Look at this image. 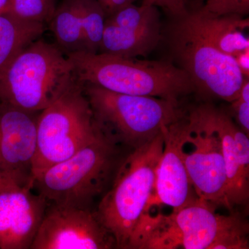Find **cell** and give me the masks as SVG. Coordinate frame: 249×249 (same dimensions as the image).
I'll list each match as a JSON object with an SVG mask.
<instances>
[{"instance_id":"cell-1","label":"cell","mask_w":249,"mask_h":249,"mask_svg":"<svg viewBox=\"0 0 249 249\" xmlns=\"http://www.w3.org/2000/svg\"><path fill=\"white\" fill-rule=\"evenodd\" d=\"M199 199L169 214L144 213L127 249H248L249 223L240 213L218 214Z\"/></svg>"},{"instance_id":"cell-2","label":"cell","mask_w":249,"mask_h":249,"mask_svg":"<svg viewBox=\"0 0 249 249\" xmlns=\"http://www.w3.org/2000/svg\"><path fill=\"white\" fill-rule=\"evenodd\" d=\"M130 150L99 131L86 146L36 176L32 189L48 204L95 211L93 205L109 189Z\"/></svg>"},{"instance_id":"cell-3","label":"cell","mask_w":249,"mask_h":249,"mask_svg":"<svg viewBox=\"0 0 249 249\" xmlns=\"http://www.w3.org/2000/svg\"><path fill=\"white\" fill-rule=\"evenodd\" d=\"M67 56L73 67L76 81L81 85L176 103L196 91L188 75L172 62L86 52L70 53Z\"/></svg>"},{"instance_id":"cell-4","label":"cell","mask_w":249,"mask_h":249,"mask_svg":"<svg viewBox=\"0 0 249 249\" xmlns=\"http://www.w3.org/2000/svg\"><path fill=\"white\" fill-rule=\"evenodd\" d=\"M81 85L100 132L111 142L129 150L150 142L163 127L182 119L186 113L179 103L163 98Z\"/></svg>"},{"instance_id":"cell-5","label":"cell","mask_w":249,"mask_h":249,"mask_svg":"<svg viewBox=\"0 0 249 249\" xmlns=\"http://www.w3.org/2000/svg\"><path fill=\"white\" fill-rule=\"evenodd\" d=\"M76 82L67 55L56 45L40 37L0 73V102L40 112Z\"/></svg>"},{"instance_id":"cell-6","label":"cell","mask_w":249,"mask_h":249,"mask_svg":"<svg viewBox=\"0 0 249 249\" xmlns=\"http://www.w3.org/2000/svg\"><path fill=\"white\" fill-rule=\"evenodd\" d=\"M162 132L126 155L109 189L95 209L115 238L117 249H127L155 188L156 170L163 152Z\"/></svg>"},{"instance_id":"cell-7","label":"cell","mask_w":249,"mask_h":249,"mask_svg":"<svg viewBox=\"0 0 249 249\" xmlns=\"http://www.w3.org/2000/svg\"><path fill=\"white\" fill-rule=\"evenodd\" d=\"M98 130L83 87L76 82L37 118L33 179L92 142Z\"/></svg>"},{"instance_id":"cell-8","label":"cell","mask_w":249,"mask_h":249,"mask_svg":"<svg viewBox=\"0 0 249 249\" xmlns=\"http://www.w3.org/2000/svg\"><path fill=\"white\" fill-rule=\"evenodd\" d=\"M168 40L177 66L188 75L196 91L229 103L237 97L246 78L235 58L210 43L188 13L175 18Z\"/></svg>"},{"instance_id":"cell-9","label":"cell","mask_w":249,"mask_h":249,"mask_svg":"<svg viewBox=\"0 0 249 249\" xmlns=\"http://www.w3.org/2000/svg\"><path fill=\"white\" fill-rule=\"evenodd\" d=\"M180 151L198 197L230 211L222 142L205 104L186 113L181 119Z\"/></svg>"},{"instance_id":"cell-10","label":"cell","mask_w":249,"mask_h":249,"mask_svg":"<svg viewBox=\"0 0 249 249\" xmlns=\"http://www.w3.org/2000/svg\"><path fill=\"white\" fill-rule=\"evenodd\" d=\"M112 249L115 238L94 210L48 204L30 249Z\"/></svg>"},{"instance_id":"cell-11","label":"cell","mask_w":249,"mask_h":249,"mask_svg":"<svg viewBox=\"0 0 249 249\" xmlns=\"http://www.w3.org/2000/svg\"><path fill=\"white\" fill-rule=\"evenodd\" d=\"M47 202L30 185L0 189V249H30Z\"/></svg>"},{"instance_id":"cell-12","label":"cell","mask_w":249,"mask_h":249,"mask_svg":"<svg viewBox=\"0 0 249 249\" xmlns=\"http://www.w3.org/2000/svg\"><path fill=\"white\" fill-rule=\"evenodd\" d=\"M39 114L0 102V170L31 183Z\"/></svg>"},{"instance_id":"cell-13","label":"cell","mask_w":249,"mask_h":249,"mask_svg":"<svg viewBox=\"0 0 249 249\" xmlns=\"http://www.w3.org/2000/svg\"><path fill=\"white\" fill-rule=\"evenodd\" d=\"M181 119L162 129L164 145L146 211L155 205H165L178 210L199 199L190 181L180 151Z\"/></svg>"},{"instance_id":"cell-14","label":"cell","mask_w":249,"mask_h":249,"mask_svg":"<svg viewBox=\"0 0 249 249\" xmlns=\"http://www.w3.org/2000/svg\"><path fill=\"white\" fill-rule=\"evenodd\" d=\"M208 116L222 142L227 179V201L231 211L247 206L249 199V140L229 113L205 104Z\"/></svg>"},{"instance_id":"cell-15","label":"cell","mask_w":249,"mask_h":249,"mask_svg":"<svg viewBox=\"0 0 249 249\" xmlns=\"http://www.w3.org/2000/svg\"><path fill=\"white\" fill-rule=\"evenodd\" d=\"M188 16L201 35L223 53L234 58L249 49V39L245 33L249 27L248 18L214 16L202 9L188 11Z\"/></svg>"},{"instance_id":"cell-16","label":"cell","mask_w":249,"mask_h":249,"mask_svg":"<svg viewBox=\"0 0 249 249\" xmlns=\"http://www.w3.org/2000/svg\"><path fill=\"white\" fill-rule=\"evenodd\" d=\"M160 39V24L124 28L106 23L98 53L126 58L145 57L157 47Z\"/></svg>"},{"instance_id":"cell-17","label":"cell","mask_w":249,"mask_h":249,"mask_svg":"<svg viewBox=\"0 0 249 249\" xmlns=\"http://www.w3.org/2000/svg\"><path fill=\"white\" fill-rule=\"evenodd\" d=\"M45 24L24 20L10 13L0 16V73L18 53L40 38Z\"/></svg>"},{"instance_id":"cell-18","label":"cell","mask_w":249,"mask_h":249,"mask_svg":"<svg viewBox=\"0 0 249 249\" xmlns=\"http://www.w3.org/2000/svg\"><path fill=\"white\" fill-rule=\"evenodd\" d=\"M48 24L64 53L85 52L80 0H62Z\"/></svg>"},{"instance_id":"cell-19","label":"cell","mask_w":249,"mask_h":249,"mask_svg":"<svg viewBox=\"0 0 249 249\" xmlns=\"http://www.w3.org/2000/svg\"><path fill=\"white\" fill-rule=\"evenodd\" d=\"M85 52L98 53L106 16L97 0H80Z\"/></svg>"},{"instance_id":"cell-20","label":"cell","mask_w":249,"mask_h":249,"mask_svg":"<svg viewBox=\"0 0 249 249\" xmlns=\"http://www.w3.org/2000/svg\"><path fill=\"white\" fill-rule=\"evenodd\" d=\"M56 6V0H10L9 13L24 20L46 24Z\"/></svg>"},{"instance_id":"cell-21","label":"cell","mask_w":249,"mask_h":249,"mask_svg":"<svg viewBox=\"0 0 249 249\" xmlns=\"http://www.w3.org/2000/svg\"><path fill=\"white\" fill-rule=\"evenodd\" d=\"M201 9L217 16H247L249 12V0H204Z\"/></svg>"},{"instance_id":"cell-22","label":"cell","mask_w":249,"mask_h":249,"mask_svg":"<svg viewBox=\"0 0 249 249\" xmlns=\"http://www.w3.org/2000/svg\"><path fill=\"white\" fill-rule=\"evenodd\" d=\"M236 122L246 134H249V80L245 78L238 96L230 103Z\"/></svg>"},{"instance_id":"cell-23","label":"cell","mask_w":249,"mask_h":249,"mask_svg":"<svg viewBox=\"0 0 249 249\" xmlns=\"http://www.w3.org/2000/svg\"><path fill=\"white\" fill-rule=\"evenodd\" d=\"M188 0H142V4L164 9L173 17L178 18L188 13Z\"/></svg>"},{"instance_id":"cell-24","label":"cell","mask_w":249,"mask_h":249,"mask_svg":"<svg viewBox=\"0 0 249 249\" xmlns=\"http://www.w3.org/2000/svg\"><path fill=\"white\" fill-rule=\"evenodd\" d=\"M97 1L101 4L107 18L121 8L129 4H132L136 0H97Z\"/></svg>"},{"instance_id":"cell-25","label":"cell","mask_w":249,"mask_h":249,"mask_svg":"<svg viewBox=\"0 0 249 249\" xmlns=\"http://www.w3.org/2000/svg\"><path fill=\"white\" fill-rule=\"evenodd\" d=\"M16 184L30 185L32 186V183L23 179L17 175L0 170V189Z\"/></svg>"},{"instance_id":"cell-26","label":"cell","mask_w":249,"mask_h":249,"mask_svg":"<svg viewBox=\"0 0 249 249\" xmlns=\"http://www.w3.org/2000/svg\"><path fill=\"white\" fill-rule=\"evenodd\" d=\"M236 63L241 73L246 78H249V49L240 52L235 55Z\"/></svg>"},{"instance_id":"cell-27","label":"cell","mask_w":249,"mask_h":249,"mask_svg":"<svg viewBox=\"0 0 249 249\" xmlns=\"http://www.w3.org/2000/svg\"><path fill=\"white\" fill-rule=\"evenodd\" d=\"M10 0H0V16L9 12Z\"/></svg>"}]
</instances>
